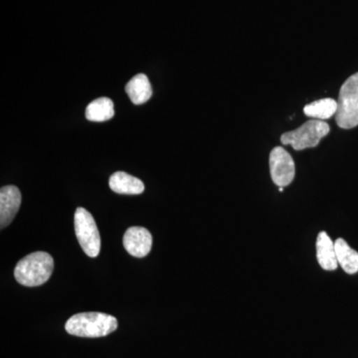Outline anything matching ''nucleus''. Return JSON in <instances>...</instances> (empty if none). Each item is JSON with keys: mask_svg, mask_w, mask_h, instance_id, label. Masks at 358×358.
Returning <instances> with one entry per match:
<instances>
[{"mask_svg": "<svg viewBox=\"0 0 358 358\" xmlns=\"http://www.w3.org/2000/svg\"><path fill=\"white\" fill-rule=\"evenodd\" d=\"M117 320L113 315L103 313H81L67 320L65 329L71 336L80 338H102L114 333Z\"/></svg>", "mask_w": 358, "mask_h": 358, "instance_id": "obj_1", "label": "nucleus"}, {"mask_svg": "<svg viewBox=\"0 0 358 358\" xmlns=\"http://www.w3.org/2000/svg\"><path fill=\"white\" fill-rule=\"evenodd\" d=\"M54 260L45 252H34L21 259L14 268L16 281L25 287H38L50 279Z\"/></svg>", "mask_w": 358, "mask_h": 358, "instance_id": "obj_2", "label": "nucleus"}, {"mask_svg": "<svg viewBox=\"0 0 358 358\" xmlns=\"http://www.w3.org/2000/svg\"><path fill=\"white\" fill-rule=\"evenodd\" d=\"M336 124L350 129L358 126V73L348 78L339 91Z\"/></svg>", "mask_w": 358, "mask_h": 358, "instance_id": "obj_3", "label": "nucleus"}, {"mask_svg": "<svg viewBox=\"0 0 358 358\" xmlns=\"http://www.w3.org/2000/svg\"><path fill=\"white\" fill-rule=\"evenodd\" d=\"M331 128L326 122L320 120H308L300 128L282 134V145H292L294 150L315 148L320 140L329 134Z\"/></svg>", "mask_w": 358, "mask_h": 358, "instance_id": "obj_4", "label": "nucleus"}, {"mask_svg": "<svg viewBox=\"0 0 358 358\" xmlns=\"http://www.w3.org/2000/svg\"><path fill=\"white\" fill-rule=\"evenodd\" d=\"M75 232L85 254L96 258L101 251V237L95 219L83 207H79L74 216Z\"/></svg>", "mask_w": 358, "mask_h": 358, "instance_id": "obj_5", "label": "nucleus"}, {"mask_svg": "<svg viewBox=\"0 0 358 358\" xmlns=\"http://www.w3.org/2000/svg\"><path fill=\"white\" fill-rule=\"evenodd\" d=\"M271 178L279 187H286L293 182L296 167L292 155L282 147L273 148L268 159Z\"/></svg>", "mask_w": 358, "mask_h": 358, "instance_id": "obj_6", "label": "nucleus"}, {"mask_svg": "<svg viewBox=\"0 0 358 358\" xmlns=\"http://www.w3.org/2000/svg\"><path fill=\"white\" fill-rule=\"evenodd\" d=\"M122 243L129 255L143 258L152 250V236L145 228L131 227L124 233Z\"/></svg>", "mask_w": 358, "mask_h": 358, "instance_id": "obj_7", "label": "nucleus"}, {"mask_svg": "<svg viewBox=\"0 0 358 358\" xmlns=\"http://www.w3.org/2000/svg\"><path fill=\"white\" fill-rule=\"evenodd\" d=\"M21 193L16 186L7 185L0 189V226L1 229L13 222L20 210Z\"/></svg>", "mask_w": 358, "mask_h": 358, "instance_id": "obj_8", "label": "nucleus"}, {"mask_svg": "<svg viewBox=\"0 0 358 358\" xmlns=\"http://www.w3.org/2000/svg\"><path fill=\"white\" fill-rule=\"evenodd\" d=\"M317 259L320 267L326 271H334L338 268L336 247L331 237L324 231L320 233L317 239Z\"/></svg>", "mask_w": 358, "mask_h": 358, "instance_id": "obj_9", "label": "nucleus"}, {"mask_svg": "<svg viewBox=\"0 0 358 358\" xmlns=\"http://www.w3.org/2000/svg\"><path fill=\"white\" fill-rule=\"evenodd\" d=\"M109 185L113 192L119 194L136 195L145 190V185L141 179L122 171H117L110 176Z\"/></svg>", "mask_w": 358, "mask_h": 358, "instance_id": "obj_10", "label": "nucleus"}, {"mask_svg": "<svg viewBox=\"0 0 358 358\" xmlns=\"http://www.w3.org/2000/svg\"><path fill=\"white\" fill-rule=\"evenodd\" d=\"M126 92L134 105L147 103L152 95V85L145 74H138L134 76L127 84Z\"/></svg>", "mask_w": 358, "mask_h": 358, "instance_id": "obj_11", "label": "nucleus"}, {"mask_svg": "<svg viewBox=\"0 0 358 358\" xmlns=\"http://www.w3.org/2000/svg\"><path fill=\"white\" fill-rule=\"evenodd\" d=\"M336 260L338 265L348 274H357L358 272V252L353 250L343 238H338L334 242Z\"/></svg>", "mask_w": 358, "mask_h": 358, "instance_id": "obj_12", "label": "nucleus"}, {"mask_svg": "<svg viewBox=\"0 0 358 358\" xmlns=\"http://www.w3.org/2000/svg\"><path fill=\"white\" fill-rule=\"evenodd\" d=\"M336 112H338V102L331 98L315 101L303 108V113L307 117L320 120V121L331 119Z\"/></svg>", "mask_w": 358, "mask_h": 358, "instance_id": "obj_13", "label": "nucleus"}, {"mask_svg": "<svg viewBox=\"0 0 358 358\" xmlns=\"http://www.w3.org/2000/svg\"><path fill=\"white\" fill-rule=\"evenodd\" d=\"M115 115L114 103L109 98H100L89 103L86 109L87 120L91 122H106Z\"/></svg>", "mask_w": 358, "mask_h": 358, "instance_id": "obj_14", "label": "nucleus"}]
</instances>
